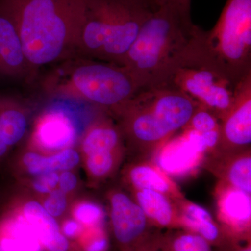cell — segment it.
Segmentation results:
<instances>
[{"mask_svg": "<svg viewBox=\"0 0 251 251\" xmlns=\"http://www.w3.org/2000/svg\"><path fill=\"white\" fill-rule=\"evenodd\" d=\"M196 44L234 85L251 74V0H227L215 26L198 27Z\"/></svg>", "mask_w": 251, "mask_h": 251, "instance_id": "6", "label": "cell"}, {"mask_svg": "<svg viewBox=\"0 0 251 251\" xmlns=\"http://www.w3.org/2000/svg\"><path fill=\"white\" fill-rule=\"evenodd\" d=\"M229 165L227 179L230 187L251 195V157L249 153H243Z\"/></svg>", "mask_w": 251, "mask_h": 251, "instance_id": "22", "label": "cell"}, {"mask_svg": "<svg viewBox=\"0 0 251 251\" xmlns=\"http://www.w3.org/2000/svg\"><path fill=\"white\" fill-rule=\"evenodd\" d=\"M108 247V239L103 233H100L87 243L85 251H105Z\"/></svg>", "mask_w": 251, "mask_h": 251, "instance_id": "29", "label": "cell"}, {"mask_svg": "<svg viewBox=\"0 0 251 251\" xmlns=\"http://www.w3.org/2000/svg\"><path fill=\"white\" fill-rule=\"evenodd\" d=\"M110 217L115 240L123 251H135L145 244L149 220L136 202L122 193L110 201Z\"/></svg>", "mask_w": 251, "mask_h": 251, "instance_id": "8", "label": "cell"}, {"mask_svg": "<svg viewBox=\"0 0 251 251\" xmlns=\"http://www.w3.org/2000/svg\"><path fill=\"white\" fill-rule=\"evenodd\" d=\"M80 162L78 153L72 148H67L49 157L36 153L29 159L28 172L38 175L50 172L67 171L77 166Z\"/></svg>", "mask_w": 251, "mask_h": 251, "instance_id": "20", "label": "cell"}, {"mask_svg": "<svg viewBox=\"0 0 251 251\" xmlns=\"http://www.w3.org/2000/svg\"><path fill=\"white\" fill-rule=\"evenodd\" d=\"M84 1L75 56L122 66L140 28L155 9L141 0Z\"/></svg>", "mask_w": 251, "mask_h": 251, "instance_id": "3", "label": "cell"}, {"mask_svg": "<svg viewBox=\"0 0 251 251\" xmlns=\"http://www.w3.org/2000/svg\"><path fill=\"white\" fill-rule=\"evenodd\" d=\"M36 135L38 142L44 148L60 150L74 140L75 130L67 117L61 113H52L43 119Z\"/></svg>", "mask_w": 251, "mask_h": 251, "instance_id": "15", "label": "cell"}, {"mask_svg": "<svg viewBox=\"0 0 251 251\" xmlns=\"http://www.w3.org/2000/svg\"><path fill=\"white\" fill-rule=\"evenodd\" d=\"M135 251H158L156 247H153L152 244H148V242L138 248Z\"/></svg>", "mask_w": 251, "mask_h": 251, "instance_id": "32", "label": "cell"}, {"mask_svg": "<svg viewBox=\"0 0 251 251\" xmlns=\"http://www.w3.org/2000/svg\"><path fill=\"white\" fill-rule=\"evenodd\" d=\"M163 2L171 5L185 16L191 17V0H163Z\"/></svg>", "mask_w": 251, "mask_h": 251, "instance_id": "30", "label": "cell"}, {"mask_svg": "<svg viewBox=\"0 0 251 251\" xmlns=\"http://www.w3.org/2000/svg\"><path fill=\"white\" fill-rule=\"evenodd\" d=\"M158 251H212L210 244L193 232H179L157 244Z\"/></svg>", "mask_w": 251, "mask_h": 251, "instance_id": "21", "label": "cell"}, {"mask_svg": "<svg viewBox=\"0 0 251 251\" xmlns=\"http://www.w3.org/2000/svg\"><path fill=\"white\" fill-rule=\"evenodd\" d=\"M203 153L187 135L185 138L172 142L163 147L158 153L160 169L166 174H187L198 166Z\"/></svg>", "mask_w": 251, "mask_h": 251, "instance_id": "13", "label": "cell"}, {"mask_svg": "<svg viewBox=\"0 0 251 251\" xmlns=\"http://www.w3.org/2000/svg\"><path fill=\"white\" fill-rule=\"evenodd\" d=\"M77 179L76 176L69 171H63L59 175V189L67 194L71 192L76 186Z\"/></svg>", "mask_w": 251, "mask_h": 251, "instance_id": "28", "label": "cell"}, {"mask_svg": "<svg viewBox=\"0 0 251 251\" xmlns=\"http://www.w3.org/2000/svg\"><path fill=\"white\" fill-rule=\"evenodd\" d=\"M217 145L242 148L251 143V74L236 86L232 106L220 120Z\"/></svg>", "mask_w": 251, "mask_h": 251, "instance_id": "9", "label": "cell"}, {"mask_svg": "<svg viewBox=\"0 0 251 251\" xmlns=\"http://www.w3.org/2000/svg\"><path fill=\"white\" fill-rule=\"evenodd\" d=\"M186 128L198 133H208L219 130V120L209 110L198 106Z\"/></svg>", "mask_w": 251, "mask_h": 251, "instance_id": "23", "label": "cell"}, {"mask_svg": "<svg viewBox=\"0 0 251 251\" xmlns=\"http://www.w3.org/2000/svg\"><path fill=\"white\" fill-rule=\"evenodd\" d=\"M59 175L57 172H50L36 176L33 181V188L40 193H50L58 185Z\"/></svg>", "mask_w": 251, "mask_h": 251, "instance_id": "27", "label": "cell"}, {"mask_svg": "<svg viewBox=\"0 0 251 251\" xmlns=\"http://www.w3.org/2000/svg\"><path fill=\"white\" fill-rule=\"evenodd\" d=\"M74 216L80 224L95 226L99 224L103 218L101 208L94 203L85 202L76 207Z\"/></svg>", "mask_w": 251, "mask_h": 251, "instance_id": "25", "label": "cell"}, {"mask_svg": "<svg viewBox=\"0 0 251 251\" xmlns=\"http://www.w3.org/2000/svg\"><path fill=\"white\" fill-rule=\"evenodd\" d=\"M136 203L149 221L161 227H169L176 223V214L166 195L151 190L137 191Z\"/></svg>", "mask_w": 251, "mask_h": 251, "instance_id": "17", "label": "cell"}, {"mask_svg": "<svg viewBox=\"0 0 251 251\" xmlns=\"http://www.w3.org/2000/svg\"><path fill=\"white\" fill-rule=\"evenodd\" d=\"M163 85L182 92L219 121L232 106L237 86L203 57L195 38Z\"/></svg>", "mask_w": 251, "mask_h": 251, "instance_id": "7", "label": "cell"}, {"mask_svg": "<svg viewBox=\"0 0 251 251\" xmlns=\"http://www.w3.org/2000/svg\"><path fill=\"white\" fill-rule=\"evenodd\" d=\"M65 61L46 80V88L53 94L117 114L144 87L125 66L77 56Z\"/></svg>", "mask_w": 251, "mask_h": 251, "instance_id": "4", "label": "cell"}, {"mask_svg": "<svg viewBox=\"0 0 251 251\" xmlns=\"http://www.w3.org/2000/svg\"><path fill=\"white\" fill-rule=\"evenodd\" d=\"M221 221L236 237H244L251 226V195L232 187L227 188L220 196Z\"/></svg>", "mask_w": 251, "mask_h": 251, "instance_id": "12", "label": "cell"}, {"mask_svg": "<svg viewBox=\"0 0 251 251\" xmlns=\"http://www.w3.org/2000/svg\"><path fill=\"white\" fill-rule=\"evenodd\" d=\"M32 73L14 23L0 9V77L23 78Z\"/></svg>", "mask_w": 251, "mask_h": 251, "instance_id": "10", "label": "cell"}, {"mask_svg": "<svg viewBox=\"0 0 251 251\" xmlns=\"http://www.w3.org/2000/svg\"><path fill=\"white\" fill-rule=\"evenodd\" d=\"M121 135V131L109 122H97L84 137L82 150L87 156L91 153L113 151L120 145Z\"/></svg>", "mask_w": 251, "mask_h": 251, "instance_id": "18", "label": "cell"}, {"mask_svg": "<svg viewBox=\"0 0 251 251\" xmlns=\"http://www.w3.org/2000/svg\"><path fill=\"white\" fill-rule=\"evenodd\" d=\"M129 179L137 191L151 190L165 195L175 193L174 184L166 175L159 169L148 164L133 167L129 173Z\"/></svg>", "mask_w": 251, "mask_h": 251, "instance_id": "19", "label": "cell"}, {"mask_svg": "<svg viewBox=\"0 0 251 251\" xmlns=\"http://www.w3.org/2000/svg\"><path fill=\"white\" fill-rule=\"evenodd\" d=\"M198 105L182 92L167 85L140 89L118 112L124 132L141 148L165 143L186 128Z\"/></svg>", "mask_w": 251, "mask_h": 251, "instance_id": "5", "label": "cell"}, {"mask_svg": "<svg viewBox=\"0 0 251 251\" xmlns=\"http://www.w3.org/2000/svg\"><path fill=\"white\" fill-rule=\"evenodd\" d=\"M27 127V117L18 100L0 93V142L11 148L23 139Z\"/></svg>", "mask_w": 251, "mask_h": 251, "instance_id": "14", "label": "cell"}, {"mask_svg": "<svg viewBox=\"0 0 251 251\" xmlns=\"http://www.w3.org/2000/svg\"><path fill=\"white\" fill-rule=\"evenodd\" d=\"M80 224L78 221L69 220L63 226L62 232L66 237H74L80 233Z\"/></svg>", "mask_w": 251, "mask_h": 251, "instance_id": "31", "label": "cell"}, {"mask_svg": "<svg viewBox=\"0 0 251 251\" xmlns=\"http://www.w3.org/2000/svg\"><path fill=\"white\" fill-rule=\"evenodd\" d=\"M44 203V208L46 211L54 218L59 217L64 214L67 206V200L66 193L60 189H54L49 193Z\"/></svg>", "mask_w": 251, "mask_h": 251, "instance_id": "26", "label": "cell"}, {"mask_svg": "<svg viewBox=\"0 0 251 251\" xmlns=\"http://www.w3.org/2000/svg\"><path fill=\"white\" fill-rule=\"evenodd\" d=\"M84 0H0L33 73L75 56Z\"/></svg>", "mask_w": 251, "mask_h": 251, "instance_id": "1", "label": "cell"}, {"mask_svg": "<svg viewBox=\"0 0 251 251\" xmlns=\"http://www.w3.org/2000/svg\"><path fill=\"white\" fill-rule=\"evenodd\" d=\"M141 1L150 5L153 9H156L158 6L163 4V0H141Z\"/></svg>", "mask_w": 251, "mask_h": 251, "instance_id": "33", "label": "cell"}, {"mask_svg": "<svg viewBox=\"0 0 251 251\" xmlns=\"http://www.w3.org/2000/svg\"><path fill=\"white\" fill-rule=\"evenodd\" d=\"M235 251H251V244H248L245 247H239Z\"/></svg>", "mask_w": 251, "mask_h": 251, "instance_id": "34", "label": "cell"}, {"mask_svg": "<svg viewBox=\"0 0 251 251\" xmlns=\"http://www.w3.org/2000/svg\"><path fill=\"white\" fill-rule=\"evenodd\" d=\"M25 220L49 251H68L69 243L55 219L35 201L27 202L23 209Z\"/></svg>", "mask_w": 251, "mask_h": 251, "instance_id": "11", "label": "cell"}, {"mask_svg": "<svg viewBox=\"0 0 251 251\" xmlns=\"http://www.w3.org/2000/svg\"><path fill=\"white\" fill-rule=\"evenodd\" d=\"M197 25L191 17L164 3L153 10L124 59L122 66L144 87L163 85L191 45Z\"/></svg>", "mask_w": 251, "mask_h": 251, "instance_id": "2", "label": "cell"}, {"mask_svg": "<svg viewBox=\"0 0 251 251\" xmlns=\"http://www.w3.org/2000/svg\"><path fill=\"white\" fill-rule=\"evenodd\" d=\"M179 223L188 229L206 239L209 244H217L222 239V234L210 213L202 206L193 202L183 205Z\"/></svg>", "mask_w": 251, "mask_h": 251, "instance_id": "16", "label": "cell"}, {"mask_svg": "<svg viewBox=\"0 0 251 251\" xmlns=\"http://www.w3.org/2000/svg\"><path fill=\"white\" fill-rule=\"evenodd\" d=\"M113 151L91 153L87 158V169L97 177L105 176L113 167Z\"/></svg>", "mask_w": 251, "mask_h": 251, "instance_id": "24", "label": "cell"}]
</instances>
